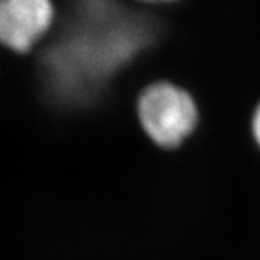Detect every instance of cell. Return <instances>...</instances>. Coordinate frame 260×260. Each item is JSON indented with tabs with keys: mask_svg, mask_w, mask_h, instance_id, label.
I'll return each instance as SVG.
<instances>
[{
	"mask_svg": "<svg viewBox=\"0 0 260 260\" xmlns=\"http://www.w3.org/2000/svg\"><path fill=\"white\" fill-rule=\"evenodd\" d=\"M251 132L253 136L260 146V104L256 107V110L253 113V119H251Z\"/></svg>",
	"mask_w": 260,
	"mask_h": 260,
	"instance_id": "4",
	"label": "cell"
},
{
	"mask_svg": "<svg viewBox=\"0 0 260 260\" xmlns=\"http://www.w3.org/2000/svg\"><path fill=\"white\" fill-rule=\"evenodd\" d=\"M55 15L49 0H0V45L28 54L49 34Z\"/></svg>",
	"mask_w": 260,
	"mask_h": 260,
	"instance_id": "3",
	"label": "cell"
},
{
	"mask_svg": "<svg viewBox=\"0 0 260 260\" xmlns=\"http://www.w3.org/2000/svg\"><path fill=\"white\" fill-rule=\"evenodd\" d=\"M109 5L88 3L47 51L42 68L51 91L59 99H80L91 91L140 45L132 26L114 18Z\"/></svg>",
	"mask_w": 260,
	"mask_h": 260,
	"instance_id": "1",
	"label": "cell"
},
{
	"mask_svg": "<svg viewBox=\"0 0 260 260\" xmlns=\"http://www.w3.org/2000/svg\"><path fill=\"white\" fill-rule=\"evenodd\" d=\"M138 114L149 138L162 148L181 145L198 121L194 99L184 88L167 81L150 84L142 91Z\"/></svg>",
	"mask_w": 260,
	"mask_h": 260,
	"instance_id": "2",
	"label": "cell"
}]
</instances>
